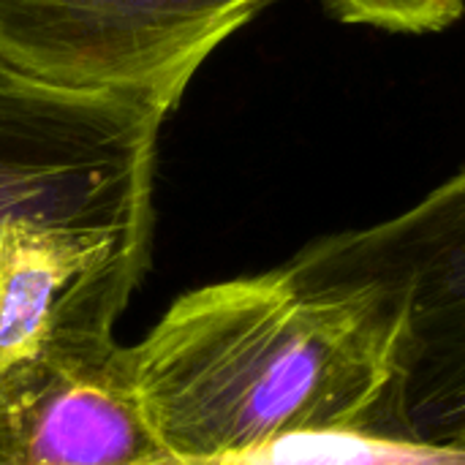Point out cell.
<instances>
[{
  "label": "cell",
  "instance_id": "cell-1",
  "mask_svg": "<svg viewBox=\"0 0 465 465\" xmlns=\"http://www.w3.org/2000/svg\"><path fill=\"white\" fill-rule=\"evenodd\" d=\"M128 351L144 414L183 465L289 430L365 433L387 384L368 319L283 264L183 294Z\"/></svg>",
  "mask_w": 465,
  "mask_h": 465
},
{
  "label": "cell",
  "instance_id": "cell-2",
  "mask_svg": "<svg viewBox=\"0 0 465 465\" xmlns=\"http://www.w3.org/2000/svg\"><path fill=\"white\" fill-rule=\"evenodd\" d=\"M283 267L376 330L387 384L368 436L465 450V166L406 213L319 237Z\"/></svg>",
  "mask_w": 465,
  "mask_h": 465
},
{
  "label": "cell",
  "instance_id": "cell-3",
  "mask_svg": "<svg viewBox=\"0 0 465 465\" xmlns=\"http://www.w3.org/2000/svg\"><path fill=\"white\" fill-rule=\"evenodd\" d=\"M150 98L71 90L0 57V289L79 248L153 242Z\"/></svg>",
  "mask_w": 465,
  "mask_h": 465
},
{
  "label": "cell",
  "instance_id": "cell-4",
  "mask_svg": "<svg viewBox=\"0 0 465 465\" xmlns=\"http://www.w3.org/2000/svg\"><path fill=\"white\" fill-rule=\"evenodd\" d=\"M275 0H0V57L174 112L204 60Z\"/></svg>",
  "mask_w": 465,
  "mask_h": 465
},
{
  "label": "cell",
  "instance_id": "cell-5",
  "mask_svg": "<svg viewBox=\"0 0 465 465\" xmlns=\"http://www.w3.org/2000/svg\"><path fill=\"white\" fill-rule=\"evenodd\" d=\"M0 465H183L114 338L68 341L0 365Z\"/></svg>",
  "mask_w": 465,
  "mask_h": 465
},
{
  "label": "cell",
  "instance_id": "cell-6",
  "mask_svg": "<svg viewBox=\"0 0 465 465\" xmlns=\"http://www.w3.org/2000/svg\"><path fill=\"white\" fill-rule=\"evenodd\" d=\"M185 465H465V450L422 447L357 430H289L256 447Z\"/></svg>",
  "mask_w": 465,
  "mask_h": 465
},
{
  "label": "cell",
  "instance_id": "cell-7",
  "mask_svg": "<svg viewBox=\"0 0 465 465\" xmlns=\"http://www.w3.org/2000/svg\"><path fill=\"white\" fill-rule=\"evenodd\" d=\"M324 5L346 25H368L392 33L444 30L465 11V0H324Z\"/></svg>",
  "mask_w": 465,
  "mask_h": 465
}]
</instances>
